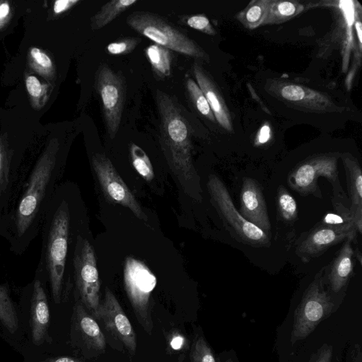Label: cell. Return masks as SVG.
I'll return each instance as SVG.
<instances>
[{
	"label": "cell",
	"mask_w": 362,
	"mask_h": 362,
	"mask_svg": "<svg viewBox=\"0 0 362 362\" xmlns=\"http://www.w3.org/2000/svg\"><path fill=\"white\" fill-rule=\"evenodd\" d=\"M156 103L160 118L159 141L168 166L185 193L201 202L202 189L192 160L190 126L173 96L158 89Z\"/></svg>",
	"instance_id": "6da1fadb"
},
{
	"label": "cell",
	"mask_w": 362,
	"mask_h": 362,
	"mask_svg": "<svg viewBox=\"0 0 362 362\" xmlns=\"http://www.w3.org/2000/svg\"><path fill=\"white\" fill-rule=\"evenodd\" d=\"M323 272L324 267L305 290L295 310L290 338L291 344L308 337L334 310L338 301L327 291Z\"/></svg>",
	"instance_id": "7a4b0ae2"
},
{
	"label": "cell",
	"mask_w": 362,
	"mask_h": 362,
	"mask_svg": "<svg viewBox=\"0 0 362 362\" xmlns=\"http://www.w3.org/2000/svg\"><path fill=\"white\" fill-rule=\"evenodd\" d=\"M211 202L226 230L237 241L252 247H269L270 237L260 228L247 221L235 208L222 180L210 175L206 183Z\"/></svg>",
	"instance_id": "3957f363"
},
{
	"label": "cell",
	"mask_w": 362,
	"mask_h": 362,
	"mask_svg": "<svg viewBox=\"0 0 362 362\" xmlns=\"http://www.w3.org/2000/svg\"><path fill=\"white\" fill-rule=\"evenodd\" d=\"M126 22L132 29L156 45L196 59L209 60L208 54L196 42L157 14L136 12L129 14Z\"/></svg>",
	"instance_id": "277c9868"
},
{
	"label": "cell",
	"mask_w": 362,
	"mask_h": 362,
	"mask_svg": "<svg viewBox=\"0 0 362 362\" xmlns=\"http://www.w3.org/2000/svg\"><path fill=\"white\" fill-rule=\"evenodd\" d=\"M59 146L57 138L51 139L32 171L28 187L16 211V226L18 235L25 233L37 213L54 168Z\"/></svg>",
	"instance_id": "5b68a950"
},
{
	"label": "cell",
	"mask_w": 362,
	"mask_h": 362,
	"mask_svg": "<svg viewBox=\"0 0 362 362\" xmlns=\"http://www.w3.org/2000/svg\"><path fill=\"white\" fill-rule=\"evenodd\" d=\"M124 286L137 321L148 334L153 327L152 293L157 279L143 262L128 256L123 269Z\"/></svg>",
	"instance_id": "8992f818"
},
{
	"label": "cell",
	"mask_w": 362,
	"mask_h": 362,
	"mask_svg": "<svg viewBox=\"0 0 362 362\" xmlns=\"http://www.w3.org/2000/svg\"><path fill=\"white\" fill-rule=\"evenodd\" d=\"M338 157L337 154L327 153L303 160L291 171L287 178L288 185L303 196L313 195L322 199L318 178L324 177L333 187L334 197L342 200L344 193L338 175Z\"/></svg>",
	"instance_id": "52a82bcc"
},
{
	"label": "cell",
	"mask_w": 362,
	"mask_h": 362,
	"mask_svg": "<svg viewBox=\"0 0 362 362\" xmlns=\"http://www.w3.org/2000/svg\"><path fill=\"white\" fill-rule=\"evenodd\" d=\"M74 274L78 301L97 321L100 308V281L95 251L86 239L78 237L74 259Z\"/></svg>",
	"instance_id": "ba28073f"
},
{
	"label": "cell",
	"mask_w": 362,
	"mask_h": 362,
	"mask_svg": "<svg viewBox=\"0 0 362 362\" xmlns=\"http://www.w3.org/2000/svg\"><path fill=\"white\" fill-rule=\"evenodd\" d=\"M94 86L101 101L107 132L113 139L117 134L122 117L126 96L124 78L119 72L101 64L95 74Z\"/></svg>",
	"instance_id": "9c48e42d"
},
{
	"label": "cell",
	"mask_w": 362,
	"mask_h": 362,
	"mask_svg": "<svg viewBox=\"0 0 362 362\" xmlns=\"http://www.w3.org/2000/svg\"><path fill=\"white\" fill-rule=\"evenodd\" d=\"M70 216L65 202L58 208L49 230L47 262L50 286L56 303L61 301L68 249Z\"/></svg>",
	"instance_id": "30bf717a"
},
{
	"label": "cell",
	"mask_w": 362,
	"mask_h": 362,
	"mask_svg": "<svg viewBox=\"0 0 362 362\" xmlns=\"http://www.w3.org/2000/svg\"><path fill=\"white\" fill-rule=\"evenodd\" d=\"M92 166L107 199L129 209L137 218L148 220L139 202L105 154H94Z\"/></svg>",
	"instance_id": "8fae6325"
},
{
	"label": "cell",
	"mask_w": 362,
	"mask_h": 362,
	"mask_svg": "<svg viewBox=\"0 0 362 362\" xmlns=\"http://www.w3.org/2000/svg\"><path fill=\"white\" fill-rule=\"evenodd\" d=\"M71 342L86 358L102 354L106 339L97 320L77 300L73 308L70 329Z\"/></svg>",
	"instance_id": "7c38bea8"
},
{
	"label": "cell",
	"mask_w": 362,
	"mask_h": 362,
	"mask_svg": "<svg viewBox=\"0 0 362 362\" xmlns=\"http://www.w3.org/2000/svg\"><path fill=\"white\" fill-rule=\"evenodd\" d=\"M354 234H357V231L352 224L334 226L319 222L299 238L296 244V254L303 262L308 263Z\"/></svg>",
	"instance_id": "4fadbf2b"
},
{
	"label": "cell",
	"mask_w": 362,
	"mask_h": 362,
	"mask_svg": "<svg viewBox=\"0 0 362 362\" xmlns=\"http://www.w3.org/2000/svg\"><path fill=\"white\" fill-rule=\"evenodd\" d=\"M98 321L102 322L107 333L117 341V344L130 355L135 354L137 343L134 327L117 298L108 288L100 304Z\"/></svg>",
	"instance_id": "5bb4252c"
},
{
	"label": "cell",
	"mask_w": 362,
	"mask_h": 362,
	"mask_svg": "<svg viewBox=\"0 0 362 362\" xmlns=\"http://www.w3.org/2000/svg\"><path fill=\"white\" fill-rule=\"evenodd\" d=\"M269 90L280 100L307 111L333 112L342 110L327 95L301 85L276 81L271 83Z\"/></svg>",
	"instance_id": "9a60e30c"
},
{
	"label": "cell",
	"mask_w": 362,
	"mask_h": 362,
	"mask_svg": "<svg viewBox=\"0 0 362 362\" xmlns=\"http://www.w3.org/2000/svg\"><path fill=\"white\" fill-rule=\"evenodd\" d=\"M357 234L348 237L329 264L324 267V282L329 293L338 301L342 299L354 274L353 243Z\"/></svg>",
	"instance_id": "2e32d148"
},
{
	"label": "cell",
	"mask_w": 362,
	"mask_h": 362,
	"mask_svg": "<svg viewBox=\"0 0 362 362\" xmlns=\"http://www.w3.org/2000/svg\"><path fill=\"white\" fill-rule=\"evenodd\" d=\"M240 213L270 237L271 224L264 194L259 184L251 177L243 180Z\"/></svg>",
	"instance_id": "e0dca14e"
},
{
	"label": "cell",
	"mask_w": 362,
	"mask_h": 362,
	"mask_svg": "<svg viewBox=\"0 0 362 362\" xmlns=\"http://www.w3.org/2000/svg\"><path fill=\"white\" fill-rule=\"evenodd\" d=\"M192 69L196 83L205 95L216 121L225 130L232 132L233 127L230 112L215 83L197 60L194 61Z\"/></svg>",
	"instance_id": "ac0fdd59"
},
{
	"label": "cell",
	"mask_w": 362,
	"mask_h": 362,
	"mask_svg": "<svg viewBox=\"0 0 362 362\" xmlns=\"http://www.w3.org/2000/svg\"><path fill=\"white\" fill-rule=\"evenodd\" d=\"M345 170L350 201L349 211L356 231L362 233V172L356 158L348 153L340 155Z\"/></svg>",
	"instance_id": "d6986e66"
},
{
	"label": "cell",
	"mask_w": 362,
	"mask_h": 362,
	"mask_svg": "<svg viewBox=\"0 0 362 362\" xmlns=\"http://www.w3.org/2000/svg\"><path fill=\"white\" fill-rule=\"evenodd\" d=\"M49 309L45 291L37 280L33 286L30 304V327L33 344L41 345L48 338Z\"/></svg>",
	"instance_id": "ffe728a7"
},
{
	"label": "cell",
	"mask_w": 362,
	"mask_h": 362,
	"mask_svg": "<svg viewBox=\"0 0 362 362\" xmlns=\"http://www.w3.org/2000/svg\"><path fill=\"white\" fill-rule=\"evenodd\" d=\"M303 10V5L296 1L270 0L263 25L284 23L296 17Z\"/></svg>",
	"instance_id": "44dd1931"
},
{
	"label": "cell",
	"mask_w": 362,
	"mask_h": 362,
	"mask_svg": "<svg viewBox=\"0 0 362 362\" xmlns=\"http://www.w3.org/2000/svg\"><path fill=\"white\" fill-rule=\"evenodd\" d=\"M136 3H137L136 0H112L108 1L90 18L91 29L97 30L103 28Z\"/></svg>",
	"instance_id": "7402d4cb"
},
{
	"label": "cell",
	"mask_w": 362,
	"mask_h": 362,
	"mask_svg": "<svg viewBox=\"0 0 362 362\" xmlns=\"http://www.w3.org/2000/svg\"><path fill=\"white\" fill-rule=\"evenodd\" d=\"M144 52L157 77L164 78L170 75L173 57L169 49L153 44L148 46Z\"/></svg>",
	"instance_id": "603a6c76"
},
{
	"label": "cell",
	"mask_w": 362,
	"mask_h": 362,
	"mask_svg": "<svg viewBox=\"0 0 362 362\" xmlns=\"http://www.w3.org/2000/svg\"><path fill=\"white\" fill-rule=\"evenodd\" d=\"M269 4L270 0L252 1L238 14L236 18L246 28L255 29L263 25Z\"/></svg>",
	"instance_id": "cb8c5ba5"
},
{
	"label": "cell",
	"mask_w": 362,
	"mask_h": 362,
	"mask_svg": "<svg viewBox=\"0 0 362 362\" xmlns=\"http://www.w3.org/2000/svg\"><path fill=\"white\" fill-rule=\"evenodd\" d=\"M276 204L278 216L282 221L291 223L298 219V209L296 201L283 185L278 188Z\"/></svg>",
	"instance_id": "d4e9b609"
},
{
	"label": "cell",
	"mask_w": 362,
	"mask_h": 362,
	"mask_svg": "<svg viewBox=\"0 0 362 362\" xmlns=\"http://www.w3.org/2000/svg\"><path fill=\"white\" fill-rule=\"evenodd\" d=\"M0 322L11 333L18 327V315L6 286L0 285Z\"/></svg>",
	"instance_id": "484cf974"
},
{
	"label": "cell",
	"mask_w": 362,
	"mask_h": 362,
	"mask_svg": "<svg viewBox=\"0 0 362 362\" xmlns=\"http://www.w3.org/2000/svg\"><path fill=\"white\" fill-rule=\"evenodd\" d=\"M131 161L136 171L147 182L154 178L151 162L146 152L138 145L132 143L129 146Z\"/></svg>",
	"instance_id": "4316f807"
},
{
	"label": "cell",
	"mask_w": 362,
	"mask_h": 362,
	"mask_svg": "<svg viewBox=\"0 0 362 362\" xmlns=\"http://www.w3.org/2000/svg\"><path fill=\"white\" fill-rule=\"evenodd\" d=\"M186 88L194 106L197 110L211 122L216 119L207 102V100L197 83L191 78L186 80Z\"/></svg>",
	"instance_id": "83f0119b"
},
{
	"label": "cell",
	"mask_w": 362,
	"mask_h": 362,
	"mask_svg": "<svg viewBox=\"0 0 362 362\" xmlns=\"http://www.w3.org/2000/svg\"><path fill=\"white\" fill-rule=\"evenodd\" d=\"M29 62L30 66L41 75L52 78L54 75V64L50 57L37 47L29 49Z\"/></svg>",
	"instance_id": "f1b7e54d"
},
{
	"label": "cell",
	"mask_w": 362,
	"mask_h": 362,
	"mask_svg": "<svg viewBox=\"0 0 362 362\" xmlns=\"http://www.w3.org/2000/svg\"><path fill=\"white\" fill-rule=\"evenodd\" d=\"M189 358L191 362H216L211 346L202 335H197L193 340Z\"/></svg>",
	"instance_id": "f546056e"
},
{
	"label": "cell",
	"mask_w": 362,
	"mask_h": 362,
	"mask_svg": "<svg viewBox=\"0 0 362 362\" xmlns=\"http://www.w3.org/2000/svg\"><path fill=\"white\" fill-rule=\"evenodd\" d=\"M25 86L29 95L30 96L33 106L35 107H42L45 101L47 88L42 85L40 81L33 75H28L25 78Z\"/></svg>",
	"instance_id": "4dcf8cb0"
},
{
	"label": "cell",
	"mask_w": 362,
	"mask_h": 362,
	"mask_svg": "<svg viewBox=\"0 0 362 362\" xmlns=\"http://www.w3.org/2000/svg\"><path fill=\"white\" fill-rule=\"evenodd\" d=\"M10 153L6 137L0 136V194L5 190L8 180Z\"/></svg>",
	"instance_id": "1f68e13d"
},
{
	"label": "cell",
	"mask_w": 362,
	"mask_h": 362,
	"mask_svg": "<svg viewBox=\"0 0 362 362\" xmlns=\"http://www.w3.org/2000/svg\"><path fill=\"white\" fill-rule=\"evenodd\" d=\"M140 42L141 38L128 37L108 44L106 49L110 54H127L132 52Z\"/></svg>",
	"instance_id": "d6a6232c"
},
{
	"label": "cell",
	"mask_w": 362,
	"mask_h": 362,
	"mask_svg": "<svg viewBox=\"0 0 362 362\" xmlns=\"http://www.w3.org/2000/svg\"><path fill=\"white\" fill-rule=\"evenodd\" d=\"M184 23L189 27L209 35H215L216 32L208 18L202 14H197L185 18Z\"/></svg>",
	"instance_id": "836d02e7"
},
{
	"label": "cell",
	"mask_w": 362,
	"mask_h": 362,
	"mask_svg": "<svg viewBox=\"0 0 362 362\" xmlns=\"http://www.w3.org/2000/svg\"><path fill=\"white\" fill-rule=\"evenodd\" d=\"M332 346L324 344L310 356L308 362H332Z\"/></svg>",
	"instance_id": "e575fe53"
},
{
	"label": "cell",
	"mask_w": 362,
	"mask_h": 362,
	"mask_svg": "<svg viewBox=\"0 0 362 362\" xmlns=\"http://www.w3.org/2000/svg\"><path fill=\"white\" fill-rule=\"evenodd\" d=\"M79 0H58L54 1L53 11L56 15H59L72 8Z\"/></svg>",
	"instance_id": "d590c367"
},
{
	"label": "cell",
	"mask_w": 362,
	"mask_h": 362,
	"mask_svg": "<svg viewBox=\"0 0 362 362\" xmlns=\"http://www.w3.org/2000/svg\"><path fill=\"white\" fill-rule=\"evenodd\" d=\"M11 16V6L8 1H0V30H1Z\"/></svg>",
	"instance_id": "8d00e7d4"
},
{
	"label": "cell",
	"mask_w": 362,
	"mask_h": 362,
	"mask_svg": "<svg viewBox=\"0 0 362 362\" xmlns=\"http://www.w3.org/2000/svg\"><path fill=\"white\" fill-rule=\"evenodd\" d=\"M185 345V339L180 334H173L170 339V346L173 350H180Z\"/></svg>",
	"instance_id": "74e56055"
},
{
	"label": "cell",
	"mask_w": 362,
	"mask_h": 362,
	"mask_svg": "<svg viewBox=\"0 0 362 362\" xmlns=\"http://www.w3.org/2000/svg\"><path fill=\"white\" fill-rule=\"evenodd\" d=\"M40 362H83L81 360L71 356H59L49 358Z\"/></svg>",
	"instance_id": "f35d334b"
},
{
	"label": "cell",
	"mask_w": 362,
	"mask_h": 362,
	"mask_svg": "<svg viewBox=\"0 0 362 362\" xmlns=\"http://www.w3.org/2000/svg\"><path fill=\"white\" fill-rule=\"evenodd\" d=\"M270 129L267 125H264L262 127L259 134L258 136V141L260 144L267 142L269 138Z\"/></svg>",
	"instance_id": "ab89813d"
},
{
	"label": "cell",
	"mask_w": 362,
	"mask_h": 362,
	"mask_svg": "<svg viewBox=\"0 0 362 362\" xmlns=\"http://www.w3.org/2000/svg\"><path fill=\"white\" fill-rule=\"evenodd\" d=\"M351 362H362V353L361 346L357 344L352 353Z\"/></svg>",
	"instance_id": "60d3db41"
},
{
	"label": "cell",
	"mask_w": 362,
	"mask_h": 362,
	"mask_svg": "<svg viewBox=\"0 0 362 362\" xmlns=\"http://www.w3.org/2000/svg\"><path fill=\"white\" fill-rule=\"evenodd\" d=\"M357 19L355 21V28L357 33L358 40L359 42V45H361L362 43V24L361 18L357 16Z\"/></svg>",
	"instance_id": "b9f144b4"
},
{
	"label": "cell",
	"mask_w": 362,
	"mask_h": 362,
	"mask_svg": "<svg viewBox=\"0 0 362 362\" xmlns=\"http://www.w3.org/2000/svg\"><path fill=\"white\" fill-rule=\"evenodd\" d=\"M226 362H234L232 358H228Z\"/></svg>",
	"instance_id": "7bdbcfd3"
},
{
	"label": "cell",
	"mask_w": 362,
	"mask_h": 362,
	"mask_svg": "<svg viewBox=\"0 0 362 362\" xmlns=\"http://www.w3.org/2000/svg\"><path fill=\"white\" fill-rule=\"evenodd\" d=\"M178 362H182V361H179Z\"/></svg>",
	"instance_id": "ee69618b"
}]
</instances>
